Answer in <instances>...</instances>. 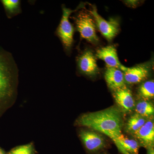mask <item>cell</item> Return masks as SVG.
Here are the masks:
<instances>
[{
    "label": "cell",
    "instance_id": "cell-16",
    "mask_svg": "<svg viewBox=\"0 0 154 154\" xmlns=\"http://www.w3.org/2000/svg\"><path fill=\"white\" fill-rule=\"evenodd\" d=\"M1 2L8 18H12L21 13V2L19 0H2Z\"/></svg>",
    "mask_w": 154,
    "mask_h": 154
},
{
    "label": "cell",
    "instance_id": "cell-7",
    "mask_svg": "<svg viewBox=\"0 0 154 154\" xmlns=\"http://www.w3.org/2000/svg\"><path fill=\"white\" fill-rule=\"evenodd\" d=\"M116 103L122 113H128L134 110L135 103L131 91L126 86L113 91Z\"/></svg>",
    "mask_w": 154,
    "mask_h": 154
},
{
    "label": "cell",
    "instance_id": "cell-4",
    "mask_svg": "<svg viewBox=\"0 0 154 154\" xmlns=\"http://www.w3.org/2000/svg\"><path fill=\"white\" fill-rule=\"evenodd\" d=\"M77 30L82 38L92 42L97 43L99 38L96 34V25L91 15L81 12L74 17Z\"/></svg>",
    "mask_w": 154,
    "mask_h": 154
},
{
    "label": "cell",
    "instance_id": "cell-12",
    "mask_svg": "<svg viewBox=\"0 0 154 154\" xmlns=\"http://www.w3.org/2000/svg\"><path fill=\"white\" fill-rule=\"evenodd\" d=\"M105 78L107 86L113 91L125 86L124 74L119 69L107 67Z\"/></svg>",
    "mask_w": 154,
    "mask_h": 154
},
{
    "label": "cell",
    "instance_id": "cell-15",
    "mask_svg": "<svg viewBox=\"0 0 154 154\" xmlns=\"http://www.w3.org/2000/svg\"><path fill=\"white\" fill-rule=\"evenodd\" d=\"M135 113L144 118H152L154 114V107L151 102L142 100L139 101L135 106Z\"/></svg>",
    "mask_w": 154,
    "mask_h": 154
},
{
    "label": "cell",
    "instance_id": "cell-9",
    "mask_svg": "<svg viewBox=\"0 0 154 154\" xmlns=\"http://www.w3.org/2000/svg\"><path fill=\"white\" fill-rule=\"evenodd\" d=\"M132 135L140 146L146 149L154 147V124L152 119H148L139 129Z\"/></svg>",
    "mask_w": 154,
    "mask_h": 154
},
{
    "label": "cell",
    "instance_id": "cell-19",
    "mask_svg": "<svg viewBox=\"0 0 154 154\" xmlns=\"http://www.w3.org/2000/svg\"><path fill=\"white\" fill-rule=\"evenodd\" d=\"M147 149V154H154V147L150 148Z\"/></svg>",
    "mask_w": 154,
    "mask_h": 154
},
{
    "label": "cell",
    "instance_id": "cell-8",
    "mask_svg": "<svg viewBox=\"0 0 154 154\" xmlns=\"http://www.w3.org/2000/svg\"><path fill=\"white\" fill-rule=\"evenodd\" d=\"M119 69L123 72L125 83L129 85L138 84L145 80L149 72V67L143 64L131 68L122 65Z\"/></svg>",
    "mask_w": 154,
    "mask_h": 154
},
{
    "label": "cell",
    "instance_id": "cell-11",
    "mask_svg": "<svg viewBox=\"0 0 154 154\" xmlns=\"http://www.w3.org/2000/svg\"><path fill=\"white\" fill-rule=\"evenodd\" d=\"M96 56L105 62L108 67L119 69L122 64L119 60L117 51L112 45L102 48L98 50Z\"/></svg>",
    "mask_w": 154,
    "mask_h": 154
},
{
    "label": "cell",
    "instance_id": "cell-1",
    "mask_svg": "<svg viewBox=\"0 0 154 154\" xmlns=\"http://www.w3.org/2000/svg\"><path fill=\"white\" fill-rule=\"evenodd\" d=\"M77 124L104 134L114 142L119 151L121 148L119 137L122 133L123 121L120 110L115 107L97 112L87 113L79 117Z\"/></svg>",
    "mask_w": 154,
    "mask_h": 154
},
{
    "label": "cell",
    "instance_id": "cell-6",
    "mask_svg": "<svg viewBox=\"0 0 154 154\" xmlns=\"http://www.w3.org/2000/svg\"><path fill=\"white\" fill-rule=\"evenodd\" d=\"M79 136L86 149L90 152L99 151L106 146L104 137L94 131L82 130L79 133Z\"/></svg>",
    "mask_w": 154,
    "mask_h": 154
},
{
    "label": "cell",
    "instance_id": "cell-2",
    "mask_svg": "<svg viewBox=\"0 0 154 154\" xmlns=\"http://www.w3.org/2000/svg\"><path fill=\"white\" fill-rule=\"evenodd\" d=\"M17 73L12 54L0 46V113L14 95Z\"/></svg>",
    "mask_w": 154,
    "mask_h": 154
},
{
    "label": "cell",
    "instance_id": "cell-3",
    "mask_svg": "<svg viewBox=\"0 0 154 154\" xmlns=\"http://www.w3.org/2000/svg\"><path fill=\"white\" fill-rule=\"evenodd\" d=\"M79 8L80 7H78L76 10H71L63 6L62 17L57 30V34L67 50H70L72 45L74 33L73 26L69 21V17L72 13Z\"/></svg>",
    "mask_w": 154,
    "mask_h": 154
},
{
    "label": "cell",
    "instance_id": "cell-17",
    "mask_svg": "<svg viewBox=\"0 0 154 154\" xmlns=\"http://www.w3.org/2000/svg\"><path fill=\"white\" fill-rule=\"evenodd\" d=\"M138 95L143 100L149 101L154 97V82L150 80L143 83L138 88Z\"/></svg>",
    "mask_w": 154,
    "mask_h": 154
},
{
    "label": "cell",
    "instance_id": "cell-20",
    "mask_svg": "<svg viewBox=\"0 0 154 154\" xmlns=\"http://www.w3.org/2000/svg\"><path fill=\"white\" fill-rule=\"evenodd\" d=\"M0 154H7L5 152V151L3 149H2L1 148V147H0Z\"/></svg>",
    "mask_w": 154,
    "mask_h": 154
},
{
    "label": "cell",
    "instance_id": "cell-18",
    "mask_svg": "<svg viewBox=\"0 0 154 154\" xmlns=\"http://www.w3.org/2000/svg\"><path fill=\"white\" fill-rule=\"evenodd\" d=\"M35 149L32 143L17 146L12 149L7 154H34Z\"/></svg>",
    "mask_w": 154,
    "mask_h": 154
},
{
    "label": "cell",
    "instance_id": "cell-10",
    "mask_svg": "<svg viewBox=\"0 0 154 154\" xmlns=\"http://www.w3.org/2000/svg\"><path fill=\"white\" fill-rule=\"evenodd\" d=\"M78 65L81 72L88 76H94L99 72L96 58L91 51H86L78 58Z\"/></svg>",
    "mask_w": 154,
    "mask_h": 154
},
{
    "label": "cell",
    "instance_id": "cell-5",
    "mask_svg": "<svg viewBox=\"0 0 154 154\" xmlns=\"http://www.w3.org/2000/svg\"><path fill=\"white\" fill-rule=\"evenodd\" d=\"M94 18L99 30L107 40H112L118 33L119 25L118 22L113 19L107 21L102 18L97 12L95 6H93L92 10L89 11Z\"/></svg>",
    "mask_w": 154,
    "mask_h": 154
},
{
    "label": "cell",
    "instance_id": "cell-13",
    "mask_svg": "<svg viewBox=\"0 0 154 154\" xmlns=\"http://www.w3.org/2000/svg\"><path fill=\"white\" fill-rule=\"evenodd\" d=\"M122 154H138L140 145L136 140L130 139L122 134L119 137Z\"/></svg>",
    "mask_w": 154,
    "mask_h": 154
},
{
    "label": "cell",
    "instance_id": "cell-14",
    "mask_svg": "<svg viewBox=\"0 0 154 154\" xmlns=\"http://www.w3.org/2000/svg\"><path fill=\"white\" fill-rule=\"evenodd\" d=\"M148 119L144 118L137 113L131 116L125 125V130L127 133L132 134L140 129Z\"/></svg>",
    "mask_w": 154,
    "mask_h": 154
}]
</instances>
